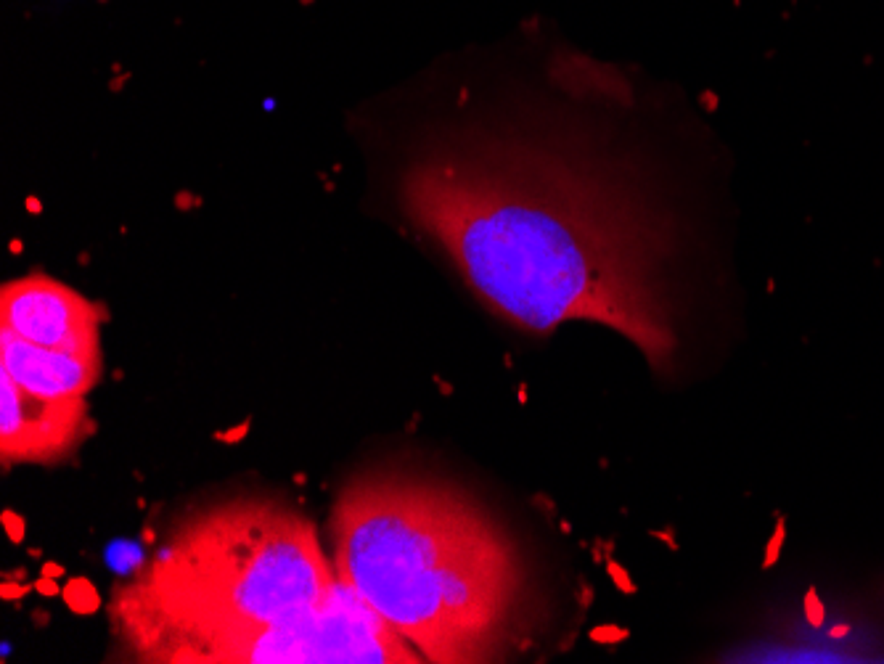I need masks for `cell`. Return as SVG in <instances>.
Instances as JSON below:
<instances>
[{
	"instance_id": "cell-1",
	"label": "cell",
	"mask_w": 884,
	"mask_h": 664,
	"mask_svg": "<svg viewBox=\"0 0 884 664\" xmlns=\"http://www.w3.org/2000/svg\"><path fill=\"white\" fill-rule=\"evenodd\" d=\"M400 202L466 286L516 326L604 323L649 360L675 347L673 239L612 161L559 138L480 127L416 154Z\"/></svg>"
},
{
	"instance_id": "cell-2",
	"label": "cell",
	"mask_w": 884,
	"mask_h": 664,
	"mask_svg": "<svg viewBox=\"0 0 884 664\" xmlns=\"http://www.w3.org/2000/svg\"><path fill=\"white\" fill-rule=\"evenodd\" d=\"M334 572L424 662H490L524 601L509 532L450 484L408 471L352 479L332 508Z\"/></svg>"
},
{
	"instance_id": "cell-7",
	"label": "cell",
	"mask_w": 884,
	"mask_h": 664,
	"mask_svg": "<svg viewBox=\"0 0 884 664\" xmlns=\"http://www.w3.org/2000/svg\"><path fill=\"white\" fill-rule=\"evenodd\" d=\"M0 371L40 397H85L98 384L103 355H74L0 328Z\"/></svg>"
},
{
	"instance_id": "cell-4",
	"label": "cell",
	"mask_w": 884,
	"mask_h": 664,
	"mask_svg": "<svg viewBox=\"0 0 884 664\" xmlns=\"http://www.w3.org/2000/svg\"><path fill=\"white\" fill-rule=\"evenodd\" d=\"M421 654L336 577L326 601L297 619L220 638L181 664H413Z\"/></svg>"
},
{
	"instance_id": "cell-3",
	"label": "cell",
	"mask_w": 884,
	"mask_h": 664,
	"mask_svg": "<svg viewBox=\"0 0 884 664\" xmlns=\"http://www.w3.org/2000/svg\"><path fill=\"white\" fill-rule=\"evenodd\" d=\"M336 572L294 505L239 495L186 513L111 595V627L135 662L181 664L193 648L297 619Z\"/></svg>"
},
{
	"instance_id": "cell-5",
	"label": "cell",
	"mask_w": 884,
	"mask_h": 664,
	"mask_svg": "<svg viewBox=\"0 0 884 664\" xmlns=\"http://www.w3.org/2000/svg\"><path fill=\"white\" fill-rule=\"evenodd\" d=\"M103 318L98 302L42 273L6 281L0 289V328L50 350L101 355Z\"/></svg>"
},
{
	"instance_id": "cell-6",
	"label": "cell",
	"mask_w": 884,
	"mask_h": 664,
	"mask_svg": "<svg viewBox=\"0 0 884 664\" xmlns=\"http://www.w3.org/2000/svg\"><path fill=\"white\" fill-rule=\"evenodd\" d=\"M0 461L56 463L88 432L85 397H40L0 371Z\"/></svg>"
}]
</instances>
